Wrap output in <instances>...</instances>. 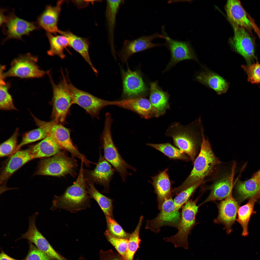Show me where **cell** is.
<instances>
[{
  "instance_id": "38",
  "label": "cell",
  "mask_w": 260,
  "mask_h": 260,
  "mask_svg": "<svg viewBox=\"0 0 260 260\" xmlns=\"http://www.w3.org/2000/svg\"><path fill=\"white\" fill-rule=\"evenodd\" d=\"M19 129L17 128L12 136L2 143L0 146L1 157L11 156L18 151V137L19 135Z\"/></svg>"
},
{
  "instance_id": "34",
  "label": "cell",
  "mask_w": 260,
  "mask_h": 260,
  "mask_svg": "<svg viewBox=\"0 0 260 260\" xmlns=\"http://www.w3.org/2000/svg\"><path fill=\"white\" fill-rule=\"evenodd\" d=\"M46 35L50 45V49L47 52L48 55L52 56L57 55L62 59L65 58L66 55L64 53V49L69 46L67 38L62 35H54L47 32Z\"/></svg>"
},
{
  "instance_id": "46",
  "label": "cell",
  "mask_w": 260,
  "mask_h": 260,
  "mask_svg": "<svg viewBox=\"0 0 260 260\" xmlns=\"http://www.w3.org/2000/svg\"><path fill=\"white\" fill-rule=\"evenodd\" d=\"M0 260H25V259L21 260H18L13 258L5 253L3 250H2L0 254Z\"/></svg>"
},
{
  "instance_id": "1",
  "label": "cell",
  "mask_w": 260,
  "mask_h": 260,
  "mask_svg": "<svg viewBox=\"0 0 260 260\" xmlns=\"http://www.w3.org/2000/svg\"><path fill=\"white\" fill-rule=\"evenodd\" d=\"M81 162L76 180L63 194L59 196H54L51 208L52 210L63 209L75 213L90 207L91 198L88 193L84 177V162Z\"/></svg>"
},
{
  "instance_id": "43",
  "label": "cell",
  "mask_w": 260,
  "mask_h": 260,
  "mask_svg": "<svg viewBox=\"0 0 260 260\" xmlns=\"http://www.w3.org/2000/svg\"><path fill=\"white\" fill-rule=\"evenodd\" d=\"M242 67L247 75L249 82L252 84L260 83V64L258 62L249 65H242Z\"/></svg>"
},
{
  "instance_id": "33",
  "label": "cell",
  "mask_w": 260,
  "mask_h": 260,
  "mask_svg": "<svg viewBox=\"0 0 260 260\" xmlns=\"http://www.w3.org/2000/svg\"><path fill=\"white\" fill-rule=\"evenodd\" d=\"M86 182L88 193L90 198L96 201L105 216L113 218V200L100 192L95 188L93 182L87 180Z\"/></svg>"
},
{
  "instance_id": "49",
  "label": "cell",
  "mask_w": 260,
  "mask_h": 260,
  "mask_svg": "<svg viewBox=\"0 0 260 260\" xmlns=\"http://www.w3.org/2000/svg\"><path fill=\"white\" fill-rule=\"evenodd\" d=\"M259 37L260 38V35H259Z\"/></svg>"
},
{
  "instance_id": "13",
  "label": "cell",
  "mask_w": 260,
  "mask_h": 260,
  "mask_svg": "<svg viewBox=\"0 0 260 260\" xmlns=\"http://www.w3.org/2000/svg\"><path fill=\"white\" fill-rule=\"evenodd\" d=\"M38 214V212H36L29 217L28 229L25 233L21 234L20 239L27 240L54 260H67L54 250L37 228L35 221Z\"/></svg>"
},
{
  "instance_id": "28",
  "label": "cell",
  "mask_w": 260,
  "mask_h": 260,
  "mask_svg": "<svg viewBox=\"0 0 260 260\" xmlns=\"http://www.w3.org/2000/svg\"><path fill=\"white\" fill-rule=\"evenodd\" d=\"M235 189L237 196V201L239 204L260 193V176L256 173L247 180L238 181Z\"/></svg>"
},
{
  "instance_id": "26",
  "label": "cell",
  "mask_w": 260,
  "mask_h": 260,
  "mask_svg": "<svg viewBox=\"0 0 260 260\" xmlns=\"http://www.w3.org/2000/svg\"><path fill=\"white\" fill-rule=\"evenodd\" d=\"M28 149L18 150L11 157L0 176V184L3 183L17 170L32 159Z\"/></svg>"
},
{
  "instance_id": "21",
  "label": "cell",
  "mask_w": 260,
  "mask_h": 260,
  "mask_svg": "<svg viewBox=\"0 0 260 260\" xmlns=\"http://www.w3.org/2000/svg\"><path fill=\"white\" fill-rule=\"evenodd\" d=\"M123 93L128 98L136 97L145 92L147 89L140 74L128 69L123 73Z\"/></svg>"
},
{
  "instance_id": "10",
  "label": "cell",
  "mask_w": 260,
  "mask_h": 260,
  "mask_svg": "<svg viewBox=\"0 0 260 260\" xmlns=\"http://www.w3.org/2000/svg\"><path fill=\"white\" fill-rule=\"evenodd\" d=\"M157 216L151 220H147L145 229H149L155 233H158L161 228L169 226L177 228L181 217V213L176 208L172 198L167 199L162 203Z\"/></svg>"
},
{
  "instance_id": "18",
  "label": "cell",
  "mask_w": 260,
  "mask_h": 260,
  "mask_svg": "<svg viewBox=\"0 0 260 260\" xmlns=\"http://www.w3.org/2000/svg\"><path fill=\"white\" fill-rule=\"evenodd\" d=\"M109 105H115L134 112L143 117L148 119L156 116L149 100L142 97L128 98L119 100L110 101Z\"/></svg>"
},
{
  "instance_id": "2",
  "label": "cell",
  "mask_w": 260,
  "mask_h": 260,
  "mask_svg": "<svg viewBox=\"0 0 260 260\" xmlns=\"http://www.w3.org/2000/svg\"><path fill=\"white\" fill-rule=\"evenodd\" d=\"M203 129H201L202 137L200 152L194 161L193 168L190 174L182 184L173 189L174 194L187 188L204 179L212 172L214 167L220 162L215 156L208 139L205 138Z\"/></svg>"
},
{
  "instance_id": "35",
  "label": "cell",
  "mask_w": 260,
  "mask_h": 260,
  "mask_svg": "<svg viewBox=\"0 0 260 260\" xmlns=\"http://www.w3.org/2000/svg\"><path fill=\"white\" fill-rule=\"evenodd\" d=\"M147 145L160 151L170 158L178 159L187 161L190 160L184 152L170 143H148Z\"/></svg>"
},
{
  "instance_id": "42",
  "label": "cell",
  "mask_w": 260,
  "mask_h": 260,
  "mask_svg": "<svg viewBox=\"0 0 260 260\" xmlns=\"http://www.w3.org/2000/svg\"><path fill=\"white\" fill-rule=\"evenodd\" d=\"M104 234L107 240L115 247L124 260L128 240L115 237L110 234L107 229L104 232Z\"/></svg>"
},
{
  "instance_id": "19",
  "label": "cell",
  "mask_w": 260,
  "mask_h": 260,
  "mask_svg": "<svg viewBox=\"0 0 260 260\" xmlns=\"http://www.w3.org/2000/svg\"><path fill=\"white\" fill-rule=\"evenodd\" d=\"M115 171L100 152L96 167L92 170L88 171V173L91 181L103 186V192L107 193L109 191L110 183Z\"/></svg>"
},
{
  "instance_id": "30",
  "label": "cell",
  "mask_w": 260,
  "mask_h": 260,
  "mask_svg": "<svg viewBox=\"0 0 260 260\" xmlns=\"http://www.w3.org/2000/svg\"><path fill=\"white\" fill-rule=\"evenodd\" d=\"M124 2L123 0H107L106 18L108 28V38L112 54L115 55L114 43V31L117 14L120 6Z\"/></svg>"
},
{
  "instance_id": "14",
  "label": "cell",
  "mask_w": 260,
  "mask_h": 260,
  "mask_svg": "<svg viewBox=\"0 0 260 260\" xmlns=\"http://www.w3.org/2000/svg\"><path fill=\"white\" fill-rule=\"evenodd\" d=\"M162 34L165 37V46L169 50L170 60L164 72L168 70L178 62L185 60H197L188 42L175 40L169 37L166 32L164 27H162Z\"/></svg>"
},
{
  "instance_id": "15",
  "label": "cell",
  "mask_w": 260,
  "mask_h": 260,
  "mask_svg": "<svg viewBox=\"0 0 260 260\" xmlns=\"http://www.w3.org/2000/svg\"><path fill=\"white\" fill-rule=\"evenodd\" d=\"M158 38L165 39L162 34L156 32L152 35L143 36L132 40H126L123 46L118 54L121 60L126 62L128 59L133 54L153 47L165 46V44L153 43L152 41Z\"/></svg>"
},
{
  "instance_id": "6",
  "label": "cell",
  "mask_w": 260,
  "mask_h": 260,
  "mask_svg": "<svg viewBox=\"0 0 260 260\" xmlns=\"http://www.w3.org/2000/svg\"><path fill=\"white\" fill-rule=\"evenodd\" d=\"M38 58L30 53L21 55L12 61L11 67L4 72V67L0 68L4 78L10 77H17L22 78H40L47 75L50 70L44 71L40 69L37 63Z\"/></svg>"
},
{
  "instance_id": "3",
  "label": "cell",
  "mask_w": 260,
  "mask_h": 260,
  "mask_svg": "<svg viewBox=\"0 0 260 260\" xmlns=\"http://www.w3.org/2000/svg\"><path fill=\"white\" fill-rule=\"evenodd\" d=\"M113 121L110 113H106L104 129L101 136L104 156L116 171L119 173L123 181L125 182L127 176L128 175H131V173L128 172L127 170L129 169L136 172V169L129 164L123 158L115 145L111 132Z\"/></svg>"
},
{
  "instance_id": "9",
  "label": "cell",
  "mask_w": 260,
  "mask_h": 260,
  "mask_svg": "<svg viewBox=\"0 0 260 260\" xmlns=\"http://www.w3.org/2000/svg\"><path fill=\"white\" fill-rule=\"evenodd\" d=\"M67 75V87L72 97V104L78 105L92 117H98L100 110L109 105L110 101L99 98L76 87Z\"/></svg>"
},
{
  "instance_id": "40",
  "label": "cell",
  "mask_w": 260,
  "mask_h": 260,
  "mask_svg": "<svg viewBox=\"0 0 260 260\" xmlns=\"http://www.w3.org/2000/svg\"><path fill=\"white\" fill-rule=\"evenodd\" d=\"M48 136L46 131L40 127L30 131L23 136L21 142L18 145L17 150L25 145L44 139Z\"/></svg>"
},
{
  "instance_id": "12",
  "label": "cell",
  "mask_w": 260,
  "mask_h": 260,
  "mask_svg": "<svg viewBox=\"0 0 260 260\" xmlns=\"http://www.w3.org/2000/svg\"><path fill=\"white\" fill-rule=\"evenodd\" d=\"M170 127V135L174 143L181 151L187 154L194 162L196 154L197 136L189 129L175 124Z\"/></svg>"
},
{
  "instance_id": "27",
  "label": "cell",
  "mask_w": 260,
  "mask_h": 260,
  "mask_svg": "<svg viewBox=\"0 0 260 260\" xmlns=\"http://www.w3.org/2000/svg\"><path fill=\"white\" fill-rule=\"evenodd\" d=\"M196 79L199 82L213 90L218 95L226 93L229 86V83L222 77L207 70L199 72Z\"/></svg>"
},
{
  "instance_id": "11",
  "label": "cell",
  "mask_w": 260,
  "mask_h": 260,
  "mask_svg": "<svg viewBox=\"0 0 260 260\" xmlns=\"http://www.w3.org/2000/svg\"><path fill=\"white\" fill-rule=\"evenodd\" d=\"M2 26V32L6 36L2 43L10 39L22 40L23 36L29 35L31 32L40 29L37 23L18 17L13 11L6 16V21Z\"/></svg>"
},
{
  "instance_id": "45",
  "label": "cell",
  "mask_w": 260,
  "mask_h": 260,
  "mask_svg": "<svg viewBox=\"0 0 260 260\" xmlns=\"http://www.w3.org/2000/svg\"><path fill=\"white\" fill-rule=\"evenodd\" d=\"M99 256V260H124L118 253H115L111 249L106 251L101 250Z\"/></svg>"
},
{
  "instance_id": "16",
  "label": "cell",
  "mask_w": 260,
  "mask_h": 260,
  "mask_svg": "<svg viewBox=\"0 0 260 260\" xmlns=\"http://www.w3.org/2000/svg\"><path fill=\"white\" fill-rule=\"evenodd\" d=\"M218 214L214 220L216 224H222L228 234L232 231V226L236 220L237 213L239 208V203L233 196L232 191L224 200L217 204Z\"/></svg>"
},
{
  "instance_id": "36",
  "label": "cell",
  "mask_w": 260,
  "mask_h": 260,
  "mask_svg": "<svg viewBox=\"0 0 260 260\" xmlns=\"http://www.w3.org/2000/svg\"><path fill=\"white\" fill-rule=\"evenodd\" d=\"M143 218V216H140L136 227L131 234L128 239L124 260H133L134 255L139 247V244L141 241L139 237V232Z\"/></svg>"
},
{
  "instance_id": "39",
  "label": "cell",
  "mask_w": 260,
  "mask_h": 260,
  "mask_svg": "<svg viewBox=\"0 0 260 260\" xmlns=\"http://www.w3.org/2000/svg\"><path fill=\"white\" fill-rule=\"evenodd\" d=\"M204 182V181L198 182L176 194L173 200L176 208L179 210L190 199L196 189Z\"/></svg>"
},
{
  "instance_id": "50",
  "label": "cell",
  "mask_w": 260,
  "mask_h": 260,
  "mask_svg": "<svg viewBox=\"0 0 260 260\" xmlns=\"http://www.w3.org/2000/svg\"></svg>"
},
{
  "instance_id": "20",
  "label": "cell",
  "mask_w": 260,
  "mask_h": 260,
  "mask_svg": "<svg viewBox=\"0 0 260 260\" xmlns=\"http://www.w3.org/2000/svg\"><path fill=\"white\" fill-rule=\"evenodd\" d=\"M63 0L58 1L55 6L47 5L38 17L37 23L47 32L56 34L60 30L58 24Z\"/></svg>"
},
{
  "instance_id": "29",
  "label": "cell",
  "mask_w": 260,
  "mask_h": 260,
  "mask_svg": "<svg viewBox=\"0 0 260 260\" xmlns=\"http://www.w3.org/2000/svg\"><path fill=\"white\" fill-rule=\"evenodd\" d=\"M61 148L51 137L48 136L28 149L33 159L53 156L60 152Z\"/></svg>"
},
{
  "instance_id": "22",
  "label": "cell",
  "mask_w": 260,
  "mask_h": 260,
  "mask_svg": "<svg viewBox=\"0 0 260 260\" xmlns=\"http://www.w3.org/2000/svg\"><path fill=\"white\" fill-rule=\"evenodd\" d=\"M225 10L228 18L232 24L248 29L253 27L251 21L247 17L239 1L228 0Z\"/></svg>"
},
{
  "instance_id": "24",
  "label": "cell",
  "mask_w": 260,
  "mask_h": 260,
  "mask_svg": "<svg viewBox=\"0 0 260 260\" xmlns=\"http://www.w3.org/2000/svg\"><path fill=\"white\" fill-rule=\"evenodd\" d=\"M168 169L161 171L153 177L152 184L157 196L158 207L159 211L166 199L172 198V190L167 171Z\"/></svg>"
},
{
  "instance_id": "31",
  "label": "cell",
  "mask_w": 260,
  "mask_h": 260,
  "mask_svg": "<svg viewBox=\"0 0 260 260\" xmlns=\"http://www.w3.org/2000/svg\"><path fill=\"white\" fill-rule=\"evenodd\" d=\"M150 101L155 111L156 116L163 114L168 107V95L161 90L156 81L150 86Z\"/></svg>"
},
{
  "instance_id": "44",
  "label": "cell",
  "mask_w": 260,
  "mask_h": 260,
  "mask_svg": "<svg viewBox=\"0 0 260 260\" xmlns=\"http://www.w3.org/2000/svg\"><path fill=\"white\" fill-rule=\"evenodd\" d=\"M29 249L25 260H54L29 242Z\"/></svg>"
},
{
  "instance_id": "4",
  "label": "cell",
  "mask_w": 260,
  "mask_h": 260,
  "mask_svg": "<svg viewBox=\"0 0 260 260\" xmlns=\"http://www.w3.org/2000/svg\"><path fill=\"white\" fill-rule=\"evenodd\" d=\"M199 197L195 200L189 199L182 206L181 218L175 235L169 237L164 238L166 242L172 243L175 247H182L189 248L188 237L193 227L196 224V216L198 212L199 206L197 203Z\"/></svg>"
},
{
  "instance_id": "8",
  "label": "cell",
  "mask_w": 260,
  "mask_h": 260,
  "mask_svg": "<svg viewBox=\"0 0 260 260\" xmlns=\"http://www.w3.org/2000/svg\"><path fill=\"white\" fill-rule=\"evenodd\" d=\"M75 166L73 160L60 153L41 160L34 175L60 176L72 174Z\"/></svg>"
},
{
  "instance_id": "32",
  "label": "cell",
  "mask_w": 260,
  "mask_h": 260,
  "mask_svg": "<svg viewBox=\"0 0 260 260\" xmlns=\"http://www.w3.org/2000/svg\"><path fill=\"white\" fill-rule=\"evenodd\" d=\"M260 198V193L252 197L246 204L240 207L238 211V218L236 220L242 228V235L246 236L248 234V226L251 215L256 213L254 210L255 202Z\"/></svg>"
},
{
  "instance_id": "5",
  "label": "cell",
  "mask_w": 260,
  "mask_h": 260,
  "mask_svg": "<svg viewBox=\"0 0 260 260\" xmlns=\"http://www.w3.org/2000/svg\"><path fill=\"white\" fill-rule=\"evenodd\" d=\"M61 70V79L58 84L54 82L50 71L48 73L53 90L52 117L56 123L61 124L65 121L72 104V99L67 86V77Z\"/></svg>"
},
{
  "instance_id": "17",
  "label": "cell",
  "mask_w": 260,
  "mask_h": 260,
  "mask_svg": "<svg viewBox=\"0 0 260 260\" xmlns=\"http://www.w3.org/2000/svg\"><path fill=\"white\" fill-rule=\"evenodd\" d=\"M234 35L231 41L235 51L250 61L254 58V44L253 39L245 28L232 24Z\"/></svg>"
},
{
  "instance_id": "23",
  "label": "cell",
  "mask_w": 260,
  "mask_h": 260,
  "mask_svg": "<svg viewBox=\"0 0 260 260\" xmlns=\"http://www.w3.org/2000/svg\"><path fill=\"white\" fill-rule=\"evenodd\" d=\"M232 174L217 180L210 188V192L207 198L201 204L210 201L222 200L226 198L232 191L234 168L233 166Z\"/></svg>"
},
{
  "instance_id": "41",
  "label": "cell",
  "mask_w": 260,
  "mask_h": 260,
  "mask_svg": "<svg viewBox=\"0 0 260 260\" xmlns=\"http://www.w3.org/2000/svg\"><path fill=\"white\" fill-rule=\"evenodd\" d=\"M107 229L113 236L119 238L128 240L131 234L126 232L113 218L106 216Z\"/></svg>"
},
{
  "instance_id": "47",
  "label": "cell",
  "mask_w": 260,
  "mask_h": 260,
  "mask_svg": "<svg viewBox=\"0 0 260 260\" xmlns=\"http://www.w3.org/2000/svg\"><path fill=\"white\" fill-rule=\"evenodd\" d=\"M6 10L4 9H0V26H2L5 22L6 18V16L4 14V12Z\"/></svg>"
},
{
  "instance_id": "25",
  "label": "cell",
  "mask_w": 260,
  "mask_h": 260,
  "mask_svg": "<svg viewBox=\"0 0 260 260\" xmlns=\"http://www.w3.org/2000/svg\"><path fill=\"white\" fill-rule=\"evenodd\" d=\"M59 33L65 36L69 42V46L79 53L88 63L96 74L98 71L92 63L89 53L90 42L87 38L78 36L69 30H60Z\"/></svg>"
},
{
  "instance_id": "48",
  "label": "cell",
  "mask_w": 260,
  "mask_h": 260,
  "mask_svg": "<svg viewBox=\"0 0 260 260\" xmlns=\"http://www.w3.org/2000/svg\"><path fill=\"white\" fill-rule=\"evenodd\" d=\"M256 173L260 176V169Z\"/></svg>"
},
{
  "instance_id": "37",
  "label": "cell",
  "mask_w": 260,
  "mask_h": 260,
  "mask_svg": "<svg viewBox=\"0 0 260 260\" xmlns=\"http://www.w3.org/2000/svg\"><path fill=\"white\" fill-rule=\"evenodd\" d=\"M2 74L0 75V109L7 110H17L13 103L12 96L8 92L9 83L6 82Z\"/></svg>"
},
{
  "instance_id": "7",
  "label": "cell",
  "mask_w": 260,
  "mask_h": 260,
  "mask_svg": "<svg viewBox=\"0 0 260 260\" xmlns=\"http://www.w3.org/2000/svg\"><path fill=\"white\" fill-rule=\"evenodd\" d=\"M32 117L36 125L44 130L48 136L51 137L61 148L67 150L73 155L78 157L87 165L90 162L78 151L71 138L70 131L61 124L54 121L46 122L41 120L33 115Z\"/></svg>"
}]
</instances>
